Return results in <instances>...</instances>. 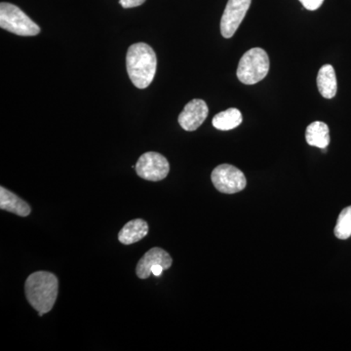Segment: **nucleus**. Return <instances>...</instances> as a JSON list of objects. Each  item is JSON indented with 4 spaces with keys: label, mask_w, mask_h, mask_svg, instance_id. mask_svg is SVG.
<instances>
[{
    "label": "nucleus",
    "mask_w": 351,
    "mask_h": 351,
    "mask_svg": "<svg viewBox=\"0 0 351 351\" xmlns=\"http://www.w3.org/2000/svg\"><path fill=\"white\" fill-rule=\"evenodd\" d=\"M307 144L311 147L325 149L330 144L329 127L321 121L313 122L307 126L306 132Z\"/></svg>",
    "instance_id": "obj_13"
},
{
    "label": "nucleus",
    "mask_w": 351,
    "mask_h": 351,
    "mask_svg": "<svg viewBox=\"0 0 351 351\" xmlns=\"http://www.w3.org/2000/svg\"><path fill=\"white\" fill-rule=\"evenodd\" d=\"M0 27L21 36H38L40 27L19 7L1 2L0 4Z\"/></svg>",
    "instance_id": "obj_4"
},
{
    "label": "nucleus",
    "mask_w": 351,
    "mask_h": 351,
    "mask_svg": "<svg viewBox=\"0 0 351 351\" xmlns=\"http://www.w3.org/2000/svg\"><path fill=\"white\" fill-rule=\"evenodd\" d=\"M164 267H161V265H154V267H152V274H154V276H160L161 274H162Z\"/></svg>",
    "instance_id": "obj_18"
},
{
    "label": "nucleus",
    "mask_w": 351,
    "mask_h": 351,
    "mask_svg": "<svg viewBox=\"0 0 351 351\" xmlns=\"http://www.w3.org/2000/svg\"><path fill=\"white\" fill-rule=\"evenodd\" d=\"M242 114L237 108H232L218 113L214 117L213 126L218 130L228 131L237 128L242 123Z\"/></svg>",
    "instance_id": "obj_14"
},
{
    "label": "nucleus",
    "mask_w": 351,
    "mask_h": 351,
    "mask_svg": "<svg viewBox=\"0 0 351 351\" xmlns=\"http://www.w3.org/2000/svg\"><path fill=\"white\" fill-rule=\"evenodd\" d=\"M145 0H119L120 5L124 9L134 8L144 4Z\"/></svg>",
    "instance_id": "obj_17"
},
{
    "label": "nucleus",
    "mask_w": 351,
    "mask_h": 351,
    "mask_svg": "<svg viewBox=\"0 0 351 351\" xmlns=\"http://www.w3.org/2000/svg\"><path fill=\"white\" fill-rule=\"evenodd\" d=\"M211 180L215 188L226 195L239 193L247 184L243 172L230 164L217 166L212 172Z\"/></svg>",
    "instance_id": "obj_5"
},
{
    "label": "nucleus",
    "mask_w": 351,
    "mask_h": 351,
    "mask_svg": "<svg viewBox=\"0 0 351 351\" xmlns=\"http://www.w3.org/2000/svg\"><path fill=\"white\" fill-rule=\"evenodd\" d=\"M304 8L309 11H315L322 5L324 0H300Z\"/></svg>",
    "instance_id": "obj_16"
},
{
    "label": "nucleus",
    "mask_w": 351,
    "mask_h": 351,
    "mask_svg": "<svg viewBox=\"0 0 351 351\" xmlns=\"http://www.w3.org/2000/svg\"><path fill=\"white\" fill-rule=\"evenodd\" d=\"M0 209L10 212L20 217H27L31 214V207L19 196L3 186L0 188Z\"/></svg>",
    "instance_id": "obj_10"
},
{
    "label": "nucleus",
    "mask_w": 351,
    "mask_h": 351,
    "mask_svg": "<svg viewBox=\"0 0 351 351\" xmlns=\"http://www.w3.org/2000/svg\"><path fill=\"white\" fill-rule=\"evenodd\" d=\"M173 260L169 254L163 249L154 247L151 250L143 256V258L138 261L137 267H136V274L138 278L147 279L152 274V267L154 265H161L164 269H169L172 265Z\"/></svg>",
    "instance_id": "obj_9"
},
{
    "label": "nucleus",
    "mask_w": 351,
    "mask_h": 351,
    "mask_svg": "<svg viewBox=\"0 0 351 351\" xmlns=\"http://www.w3.org/2000/svg\"><path fill=\"white\" fill-rule=\"evenodd\" d=\"M252 0H228L221 20V36L230 38L239 29L250 8Z\"/></svg>",
    "instance_id": "obj_7"
},
{
    "label": "nucleus",
    "mask_w": 351,
    "mask_h": 351,
    "mask_svg": "<svg viewBox=\"0 0 351 351\" xmlns=\"http://www.w3.org/2000/svg\"><path fill=\"white\" fill-rule=\"evenodd\" d=\"M208 112L207 104L200 99H195L186 104L184 110L180 113L178 121L184 130L195 131L207 119Z\"/></svg>",
    "instance_id": "obj_8"
},
{
    "label": "nucleus",
    "mask_w": 351,
    "mask_h": 351,
    "mask_svg": "<svg viewBox=\"0 0 351 351\" xmlns=\"http://www.w3.org/2000/svg\"><path fill=\"white\" fill-rule=\"evenodd\" d=\"M59 281L55 274L36 271L25 281V297L38 315L49 313L57 301Z\"/></svg>",
    "instance_id": "obj_2"
},
{
    "label": "nucleus",
    "mask_w": 351,
    "mask_h": 351,
    "mask_svg": "<svg viewBox=\"0 0 351 351\" xmlns=\"http://www.w3.org/2000/svg\"><path fill=\"white\" fill-rule=\"evenodd\" d=\"M138 177L147 181H162L169 174L167 158L156 152H145L138 158L135 166Z\"/></svg>",
    "instance_id": "obj_6"
},
{
    "label": "nucleus",
    "mask_w": 351,
    "mask_h": 351,
    "mask_svg": "<svg viewBox=\"0 0 351 351\" xmlns=\"http://www.w3.org/2000/svg\"><path fill=\"white\" fill-rule=\"evenodd\" d=\"M316 82L321 96L325 99H332L336 96L338 83L335 69L331 64H324L319 69Z\"/></svg>",
    "instance_id": "obj_12"
},
{
    "label": "nucleus",
    "mask_w": 351,
    "mask_h": 351,
    "mask_svg": "<svg viewBox=\"0 0 351 351\" xmlns=\"http://www.w3.org/2000/svg\"><path fill=\"white\" fill-rule=\"evenodd\" d=\"M334 232L339 239L345 240L351 237V206L345 208L339 213Z\"/></svg>",
    "instance_id": "obj_15"
},
{
    "label": "nucleus",
    "mask_w": 351,
    "mask_h": 351,
    "mask_svg": "<svg viewBox=\"0 0 351 351\" xmlns=\"http://www.w3.org/2000/svg\"><path fill=\"white\" fill-rule=\"evenodd\" d=\"M126 68L131 82L138 89L149 87L156 75V52L147 43H135L129 47L126 55Z\"/></svg>",
    "instance_id": "obj_1"
},
{
    "label": "nucleus",
    "mask_w": 351,
    "mask_h": 351,
    "mask_svg": "<svg viewBox=\"0 0 351 351\" xmlns=\"http://www.w3.org/2000/svg\"><path fill=\"white\" fill-rule=\"evenodd\" d=\"M269 58L262 48H252L247 51L239 61L237 77L246 85L260 82L269 71Z\"/></svg>",
    "instance_id": "obj_3"
},
{
    "label": "nucleus",
    "mask_w": 351,
    "mask_h": 351,
    "mask_svg": "<svg viewBox=\"0 0 351 351\" xmlns=\"http://www.w3.org/2000/svg\"><path fill=\"white\" fill-rule=\"evenodd\" d=\"M149 233V225L142 219L128 221L119 233V240L124 245H131L140 241Z\"/></svg>",
    "instance_id": "obj_11"
}]
</instances>
